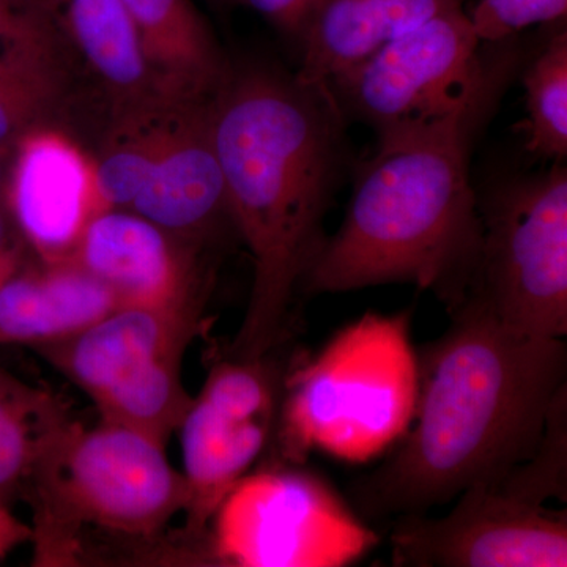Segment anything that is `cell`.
Here are the masks:
<instances>
[{"label": "cell", "mask_w": 567, "mask_h": 567, "mask_svg": "<svg viewBox=\"0 0 567 567\" xmlns=\"http://www.w3.org/2000/svg\"><path fill=\"white\" fill-rule=\"evenodd\" d=\"M69 41L61 29L0 48V148L44 126H62L74 100Z\"/></svg>", "instance_id": "obj_16"}, {"label": "cell", "mask_w": 567, "mask_h": 567, "mask_svg": "<svg viewBox=\"0 0 567 567\" xmlns=\"http://www.w3.org/2000/svg\"><path fill=\"white\" fill-rule=\"evenodd\" d=\"M503 85L458 121L357 167L352 199L336 234L306 271L308 293L413 284L447 311L468 297L483 224L470 178L473 142Z\"/></svg>", "instance_id": "obj_3"}, {"label": "cell", "mask_w": 567, "mask_h": 567, "mask_svg": "<svg viewBox=\"0 0 567 567\" xmlns=\"http://www.w3.org/2000/svg\"><path fill=\"white\" fill-rule=\"evenodd\" d=\"M468 0H319L300 41L301 82H328L443 11Z\"/></svg>", "instance_id": "obj_13"}, {"label": "cell", "mask_w": 567, "mask_h": 567, "mask_svg": "<svg viewBox=\"0 0 567 567\" xmlns=\"http://www.w3.org/2000/svg\"><path fill=\"white\" fill-rule=\"evenodd\" d=\"M270 353V352H268ZM268 353L252 360L223 361L212 369L197 398L219 415L246 423L270 421L282 415L293 371L279 368Z\"/></svg>", "instance_id": "obj_19"}, {"label": "cell", "mask_w": 567, "mask_h": 567, "mask_svg": "<svg viewBox=\"0 0 567 567\" xmlns=\"http://www.w3.org/2000/svg\"><path fill=\"white\" fill-rule=\"evenodd\" d=\"M11 152L0 148V199H2L3 186H6L7 174H9Z\"/></svg>", "instance_id": "obj_29"}, {"label": "cell", "mask_w": 567, "mask_h": 567, "mask_svg": "<svg viewBox=\"0 0 567 567\" xmlns=\"http://www.w3.org/2000/svg\"><path fill=\"white\" fill-rule=\"evenodd\" d=\"M37 546L89 524L151 536L185 511L186 487L164 445L144 432L104 421L92 431L66 423L41 450L31 476ZM28 481V483H29Z\"/></svg>", "instance_id": "obj_5"}, {"label": "cell", "mask_w": 567, "mask_h": 567, "mask_svg": "<svg viewBox=\"0 0 567 567\" xmlns=\"http://www.w3.org/2000/svg\"><path fill=\"white\" fill-rule=\"evenodd\" d=\"M240 3L257 11L276 31L300 47L319 0H240Z\"/></svg>", "instance_id": "obj_25"}, {"label": "cell", "mask_w": 567, "mask_h": 567, "mask_svg": "<svg viewBox=\"0 0 567 567\" xmlns=\"http://www.w3.org/2000/svg\"><path fill=\"white\" fill-rule=\"evenodd\" d=\"M527 151L548 162L567 156V31H558L524 73Z\"/></svg>", "instance_id": "obj_21"}, {"label": "cell", "mask_w": 567, "mask_h": 567, "mask_svg": "<svg viewBox=\"0 0 567 567\" xmlns=\"http://www.w3.org/2000/svg\"><path fill=\"white\" fill-rule=\"evenodd\" d=\"M32 536V528L22 524L20 518L7 507L6 502L0 499V559L6 558L21 544L28 543Z\"/></svg>", "instance_id": "obj_27"}, {"label": "cell", "mask_w": 567, "mask_h": 567, "mask_svg": "<svg viewBox=\"0 0 567 567\" xmlns=\"http://www.w3.org/2000/svg\"><path fill=\"white\" fill-rule=\"evenodd\" d=\"M219 2H226V3H240V0H219Z\"/></svg>", "instance_id": "obj_30"}, {"label": "cell", "mask_w": 567, "mask_h": 567, "mask_svg": "<svg viewBox=\"0 0 567 567\" xmlns=\"http://www.w3.org/2000/svg\"><path fill=\"white\" fill-rule=\"evenodd\" d=\"M182 353L153 360L104 391L95 404L110 423L128 425L163 445L192 405L181 379Z\"/></svg>", "instance_id": "obj_18"}, {"label": "cell", "mask_w": 567, "mask_h": 567, "mask_svg": "<svg viewBox=\"0 0 567 567\" xmlns=\"http://www.w3.org/2000/svg\"><path fill=\"white\" fill-rule=\"evenodd\" d=\"M17 380L11 379L9 374L0 371V406H2L3 402H6V399L9 398L11 391H13V388L17 386Z\"/></svg>", "instance_id": "obj_28"}, {"label": "cell", "mask_w": 567, "mask_h": 567, "mask_svg": "<svg viewBox=\"0 0 567 567\" xmlns=\"http://www.w3.org/2000/svg\"><path fill=\"white\" fill-rule=\"evenodd\" d=\"M52 18L99 81L107 104L162 93L122 0H44Z\"/></svg>", "instance_id": "obj_17"}, {"label": "cell", "mask_w": 567, "mask_h": 567, "mask_svg": "<svg viewBox=\"0 0 567 567\" xmlns=\"http://www.w3.org/2000/svg\"><path fill=\"white\" fill-rule=\"evenodd\" d=\"M118 306L110 287L76 260H25L0 282V346L62 341Z\"/></svg>", "instance_id": "obj_12"}, {"label": "cell", "mask_w": 567, "mask_h": 567, "mask_svg": "<svg viewBox=\"0 0 567 567\" xmlns=\"http://www.w3.org/2000/svg\"><path fill=\"white\" fill-rule=\"evenodd\" d=\"M483 241L473 295L517 333L567 334V169L517 174L477 194Z\"/></svg>", "instance_id": "obj_6"}, {"label": "cell", "mask_w": 567, "mask_h": 567, "mask_svg": "<svg viewBox=\"0 0 567 567\" xmlns=\"http://www.w3.org/2000/svg\"><path fill=\"white\" fill-rule=\"evenodd\" d=\"M2 203L37 259H71L85 226L102 212L91 153L62 126L28 134L11 152Z\"/></svg>", "instance_id": "obj_8"}, {"label": "cell", "mask_w": 567, "mask_h": 567, "mask_svg": "<svg viewBox=\"0 0 567 567\" xmlns=\"http://www.w3.org/2000/svg\"><path fill=\"white\" fill-rule=\"evenodd\" d=\"M466 13L483 43H498L532 25L565 21L567 0H475Z\"/></svg>", "instance_id": "obj_23"}, {"label": "cell", "mask_w": 567, "mask_h": 567, "mask_svg": "<svg viewBox=\"0 0 567 567\" xmlns=\"http://www.w3.org/2000/svg\"><path fill=\"white\" fill-rule=\"evenodd\" d=\"M212 133L235 229L254 264L230 353L252 360L281 344L295 290L327 240L324 219L352 166L347 118L327 82L233 62L212 100Z\"/></svg>", "instance_id": "obj_1"}, {"label": "cell", "mask_w": 567, "mask_h": 567, "mask_svg": "<svg viewBox=\"0 0 567 567\" xmlns=\"http://www.w3.org/2000/svg\"><path fill=\"white\" fill-rule=\"evenodd\" d=\"M464 9L443 11L327 82L347 121L393 148L464 117L514 70L516 52L488 62Z\"/></svg>", "instance_id": "obj_4"}, {"label": "cell", "mask_w": 567, "mask_h": 567, "mask_svg": "<svg viewBox=\"0 0 567 567\" xmlns=\"http://www.w3.org/2000/svg\"><path fill=\"white\" fill-rule=\"evenodd\" d=\"M55 29L44 0H0V48Z\"/></svg>", "instance_id": "obj_24"}, {"label": "cell", "mask_w": 567, "mask_h": 567, "mask_svg": "<svg viewBox=\"0 0 567 567\" xmlns=\"http://www.w3.org/2000/svg\"><path fill=\"white\" fill-rule=\"evenodd\" d=\"M212 100L189 111L128 208L181 240L199 246L221 237L226 229L238 234L213 144Z\"/></svg>", "instance_id": "obj_10"}, {"label": "cell", "mask_w": 567, "mask_h": 567, "mask_svg": "<svg viewBox=\"0 0 567 567\" xmlns=\"http://www.w3.org/2000/svg\"><path fill=\"white\" fill-rule=\"evenodd\" d=\"M29 248L11 221L6 205L0 199V282L6 281L28 260Z\"/></svg>", "instance_id": "obj_26"}, {"label": "cell", "mask_w": 567, "mask_h": 567, "mask_svg": "<svg viewBox=\"0 0 567 567\" xmlns=\"http://www.w3.org/2000/svg\"><path fill=\"white\" fill-rule=\"evenodd\" d=\"M275 423H237L194 398L181 425L186 528L203 533L246 473L267 450Z\"/></svg>", "instance_id": "obj_15"}, {"label": "cell", "mask_w": 567, "mask_h": 567, "mask_svg": "<svg viewBox=\"0 0 567 567\" xmlns=\"http://www.w3.org/2000/svg\"><path fill=\"white\" fill-rule=\"evenodd\" d=\"M203 248L137 213L110 208L87 223L71 259L106 284L121 306L175 308L205 301L210 270L199 262Z\"/></svg>", "instance_id": "obj_9"}, {"label": "cell", "mask_w": 567, "mask_h": 567, "mask_svg": "<svg viewBox=\"0 0 567 567\" xmlns=\"http://www.w3.org/2000/svg\"><path fill=\"white\" fill-rule=\"evenodd\" d=\"M156 87L166 95L210 100L230 61L192 0H122Z\"/></svg>", "instance_id": "obj_14"}, {"label": "cell", "mask_w": 567, "mask_h": 567, "mask_svg": "<svg viewBox=\"0 0 567 567\" xmlns=\"http://www.w3.org/2000/svg\"><path fill=\"white\" fill-rule=\"evenodd\" d=\"M204 303L118 306L80 333L40 347L93 401L164 354L183 353Z\"/></svg>", "instance_id": "obj_11"}, {"label": "cell", "mask_w": 567, "mask_h": 567, "mask_svg": "<svg viewBox=\"0 0 567 567\" xmlns=\"http://www.w3.org/2000/svg\"><path fill=\"white\" fill-rule=\"evenodd\" d=\"M66 423L52 395L17 383L0 406V499L28 483L51 435Z\"/></svg>", "instance_id": "obj_20"}, {"label": "cell", "mask_w": 567, "mask_h": 567, "mask_svg": "<svg viewBox=\"0 0 567 567\" xmlns=\"http://www.w3.org/2000/svg\"><path fill=\"white\" fill-rule=\"evenodd\" d=\"M450 315L417 357L415 425L350 487L364 516L425 514L476 484L498 486L535 454L566 388L563 339L517 333L473 295Z\"/></svg>", "instance_id": "obj_2"}, {"label": "cell", "mask_w": 567, "mask_h": 567, "mask_svg": "<svg viewBox=\"0 0 567 567\" xmlns=\"http://www.w3.org/2000/svg\"><path fill=\"white\" fill-rule=\"evenodd\" d=\"M391 546L395 566L566 567L567 517L476 484L446 516H399Z\"/></svg>", "instance_id": "obj_7"}, {"label": "cell", "mask_w": 567, "mask_h": 567, "mask_svg": "<svg viewBox=\"0 0 567 567\" xmlns=\"http://www.w3.org/2000/svg\"><path fill=\"white\" fill-rule=\"evenodd\" d=\"M566 388L559 391L548 412L546 427L535 454L507 473L498 484L505 494L533 505L544 506L548 498L566 499L567 406Z\"/></svg>", "instance_id": "obj_22"}]
</instances>
